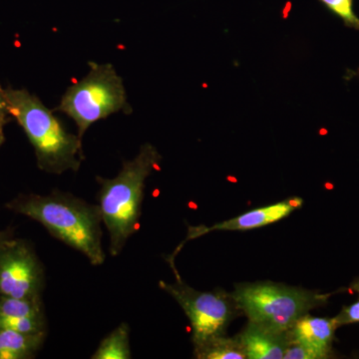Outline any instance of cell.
I'll use <instances>...</instances> for the list:
<instances>
[{
	"mask_svg": "<svg viewBox=\"0 0 359 359\" xmlns=\"http://www.w3.org/2000/svg\"><path fill=\"white\" fill-rule=\"evenodd\" d=\"M4 207L39 222L54 238L83 254L93 266L105 262L98 205L53 191L49 195L21 194Z\"/></svg>",
	"mask_w": 359,
	"mask_h": 359,
	"instance_id": "obj_1",
	"label": "cell"
},
{
	"mask_svg": "<svg viewBox=\"0 0 359 359\" xmlns=\"http://www.w3.org/2000/svg\"><path fill=\"white\" fill-rule=\"evenodd\" d=\"M162 156L152 144L141 146L136 157L126 161L112 179L97 177L100 184L98 205L103 224L109 233V252L121 254L140 219L146 180L159 166Z\"/></svg>",
	"mask_w": 359,
	"mask_h": 359,
	"instance_id": "obj_2",
	"label": "cell"
},
{
	"mask_svg": "<svg viewBox=\"0 0 359 359\" xmlns=\"http://www.w3.org/2000/svg\"><path fill=\"white\" fill-rule=\"evenodd\" d=\"M9 115L33 146L37 166L49 174L77 172L81 166L82 140L71 134L39 97L25 89L4 90Z\"/></svg>",
	"mask_w": 359,
	"mask_h": 359,
	"instance_id": "obj_3",
	"label": "cell"
},
{
	"mask_svg": "<svg viewBox=\"0 0 359 359\" xmlns=\"http://www.w3.org/2000/svg\"><path fill=\"white\" fill-rule=\"evenodd\" d=\"M250 323L287 332L304 314L327 304L330 294L271 282L236 285L231 294Z\"/></svg>",
	"mask_w": 359,
	"mask_h": 359,
	"instance_id": "obj_4",
	"label": "cell"
},
{
	"mask_svg": "<svg viewBox=\"0 0 359 359\" xmlns=\"http://www.w3.org/2000/svg\"><path fill=\"white\" fill-rule=\"evenodd\" d=\"M54 110L65 113L75 122L81 140L94 123L118 112H132L124 82L114 66L96 62L89 63L88 73L68 87Z\"/></svg>",
	"mask_w": 359,
	"mask_h": 359,
	"instance_id": "obj_5",
	"label": "cell"
},
{
	"mask_svg": "<svg viewBox=\"0 0 359 359\" xmlns=\"http://www.w3.org/2000/svg\"><path fill=\"white\" fill-rule=\"evenodd\" d=\"M159 285L173 297L188 316L194 347L226 334V327L238 309L231 294L196 290L184 283L178 273L176 282H160Z\"/></svg>",
	"mask_w": 359,
	"mask_h": 359,
	"instance_id": "obj_6",
	"label": "cell"
},
{
	"mask_svg": "<svg viewBox=\"0 0 359 359\" xmlns=\"http://www.w3.org/2000/svg\"><path fill=\"white\" fill-rule=\"evenodd\" d=\"M44 285L43 266L29 242L14 237L0 242V295L37 299Z\"/></svg>",
	"mask_w": 359,
	"mask_h": 359,
	"instance_id": "obj_7",
	"label": "cell"
},
{
	"mask_svg": "<svg viewBox=\"0 0 359 359\" xmlns=\"http://www.w3.org/2000/svg\"><path fill=\"white\" fill-rule=\"evenodd\" d=\"M25 334L47 332V320L41 297L16 299L0 295V330Z\"/></svg>",
	"mask_w": 359,
	"mask_h": 359,
	"instance_id": "obj_8",
	"label": "cell"
},
{
	"mask_svg": "<svg viewBox=\"0 0 359 359\" xmlns=\"http://www.w3.org/2000/svg\"><path fill=\"white\" fill-rule=\"evenodd\" d=\"M337 328L334 318H316L306 313L287 330V339L304 346L313 359H325L332 355Z\"/></svg>",
	"mask_w": 359,
	"mask_h": 359,
	"instance_id": "obj_9",
	"label": "cell"
},
{
	"mask_svg": "<svg viewBox=\"0 0 359 359\" xmlns=\"http://www.w3.org/2000/svg\"><path fill=\"white\" fill-rule=\"evenodd\" d=\"M302 203L304 201L301 198H290V199L283 201V202L245 212L236 218L215 224L211 228L198 226V228L190 229L188 240L200 237V236L207 233L208 231H247L262 228V226L276 223V222L290 216L294 210L302 207Z\"/></svg>",
	"mask_w": 359,
	"mask_h": 359,
	"instance_id": "obj_10",
	"label": "cell"
},
{
	"mask_svg": "<svg viewBox=\"0 0 359 359\" xmlns=\"http://www.w3.org/2000/svg\"><path fill=\"white\" fill-rule=\"evenodd\" d=\"M238 337L249 359H283L289 344L287 332H273L250 321Z\"/></svg>",
	"mask_w": 359,
	"mask_h": 359,
	"instance_id": "obj_11",
	"label": "cell"
},
{
	"mask_svg": "<svg viewBox=\"0 0 359 359\" xmlns=\"http://www.w3.org/2000/svg\"><path fill=\"white\" fill-rule=\"evenodd\" d=\"M46 337L47 332L25 334L15 330H0V359L35 358Z\"/></svg>",
	"mask_w": 359,
	"mask_h": 359,
	"instance_id": "obj_12",
	"label": "cell"
},
{
	"mask_svg": "<svg viewBox=\"0 0 359 359\" xmlns=\"http://www.w3.org/2000/svg\"><path fill=\"white\" fill-rule=\"evenodd\" d=\"M195 358L199 359H245V347L238 337H226V334L214 337L194 348Z\"/></svg>",
	"mask_w": 359,
	"mask_h": 359,
	"instance_id": "obj_13",
	"label": "cell"
},
{
	"mask_svg": "<svg viewBox=\"0 0 359 359\" xmlns=\"http://www.w3.org/2000/svg\"><path fill=\"white\" fill-rule=\"evenodd\" d=\"M93 359H129L131 358L130 348V328L123 323L116 327L99 344L94 353Z\"/></svg>",
	"mask_w": 359,
	"mask_h": 359,
	"instance_id": "obj_14",
	"label": "cell"
},
{
	"mask_svg": "<svg viewBox=\"0 0 359 359\" xmlns=\"http://www.w3.org/2000/svg\"><path fill=\"white\" fill-rule=\"evenodd\" d=\"M327 8L344 21L347 27L359 30V18L354 13L353 0H320Z\"/></svg>",
	"mask_w": 359,
	"mask_h": 359,
	"instance_id": "obj_15",
	"label": "cell"
},
{
	"mask_svg": "<svg viewBox=\"0 0 359 359\" xmlns=\"http://www.w3.org/2000/svg\"><path fill=\"white\" fill-rule=\"evenodd\" d=\"M337 327L359 323V301L348 306H344L334 318Z\"/></svg>",
	"mask_w": 359,
	"mask_h": 359,
	"instance_id": "obj_16",
	"label": "cell"
},
{
	"mask_svg": "<svg viewBox=\"0 0 359 359\" xmlns=\"http://www.w3.org/2000/svg\"><path fill=\"white\" fill-rule=\"evenodd\" d=\"M283 359H313V356L301 344L289 339Z\"/></svg>",
	"mask_w": 359,
	"mask_h": 359,
	"instance_id": "obj_17",
	"label": "cell"
},
{
	"mask_svg": "<svg viewBox=\"0 0 359 359\" xmlns=\"http://www.w3.org/2000/svg\"><path fill=\"white\" fill-rule=\"evenodd\" d=\"M8 110H7V104L6 96H4V89L0 86V120L4 122L8 121L9 118Z\"/></svg>",
	"mask_w": 359,
	"mask_h": 359,
	"instance_id": "obj_18",
	"label": "cell"
},
{
	"mask_svg": "<svg viewBox=\"0 0 359 359\" xmlns=\"http://www.w3.org/2000/svg\"><path fill=\"white\" fill-rule=\"evenodd\" d=\"M11 237H14L13 231L11 229H7V230L0 231V242L2 241L6 240V238H9Z\"/></svg>",
	"mask_w": 359,
	"mask_h": 359,
	"instance_id": "obj_19",
	"label": "cell"
},
{
	"mask_svg": "<svg viewBox=\"0 0 359 359\" xmlns=\"http://www.w3.org/2000/svg\"><path fill=\"white\" fill-rule=\"evenodd\" d=\"M6 124V122L1 121V120H0V147H1V145L4 142V126Z\"/></svg>",
	"mask_w": 359,
	"mask_h": 359,
	"instance_id": "obj_20",
	"label": "cell"
},
{
	"mask_svg": "<svg viewBox=\"0 0 359 359\" xmlns=\"http://www.w3.org/2000/svg\"><path fill=\"white\" fill-rule=\"evenodd\" d=\"M351 289H353L354 292H358L359 294V280L353 283V285H351Z\"/></svg>",
	"mask_w": 359,
	"mask_h": 359,
	"instance_id": "obj_21",
	"label": "cell"
}]
</instances>
